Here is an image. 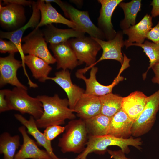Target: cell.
Listing matches in <instances>:
<instances>
[{
    "label": "cell",
    "mask_w": 159,
    "mask_h": 159,
    "mask_svg": "<svg viewBox=\"0 0 159 159\" xmlns=\"http://www.w3.org/2000/svg\"><path fill=\"white\" fill-rule=\"evenodd\" d=\"M14 116L15 118L26 127L27 133L34 138L37 144L44 148L52 159L57 158L53 152L51 141L47 139L43 133L39 130L36 125V120L33 116H30L27 120L19 114H15Z\"/></svg>",
    "instance_id": "cell-23"
},
{
    "label": "cell",
    "mask_w": 159,
    "mask_h": 159,
    "mask_svg": "<svg viewBox=\"0 0 159 159\" xmlns=\"http://www.w3.org/2000/svg\"><path fill=\"white\" fill-rule=\"evenodd\" d=\"M22 66V61L15 58L14 54H10L6 57H0V87L9 84L27 90L26 87L20 82L17 76L18 69Z\"/></svg>",
    "instance_id": "cell-11"
},
{
    "label": "cell",
    "mask_w": 159,
    "mask_h": 159,
    "mask_svg": "<svg viewBox=\"0 0 159 159\" xmlns=\"http://www.w3.org/2000/svg\"><path fill=\"white\" fill-rule=\"evenodd\" d=\"M110 118L100 113L84 120L88 136H101L108 135Z\"/></svg>",
    "instance_id": "cell-26"
},
{
    "label": "cell",
    "mask_w": 159,
    "mask_h": 159,
    "mask_svg": "<svg viewBox=\"0 0 159 159\" xmlns=\"http://www.w3.org/2000/svg\"><path fill=\"white\" fill-rule=\"evenodd\" d=\"M27 90L17 87L12 90L6 89V98L11 110L18 111L22 114H29L38 120L43 113L42 104L37 97L29 95Z\"/></svg>",
    "instance_id": "cell-4"
},
{
    "label": "cell",
    "mask_w": 159,
    "mask_h": 159,
    "mask_svg": "<svg viewBox=\"0 0 159 159\" xmlns=\"http://www.w3.org/2000/svg\"><path fill=\"white\" fill-rule=\"evenodd\" d=\"M26 129L23 125L18 129L22 136L23 143L14 159H52L45 150L38 147L37 143L29 136Z\"/></svg>",
    "instance_id": "cell-17"
},
{
    "label": "cell",
    "mask_w": 159,
    "mask_h": 159,
    "mask_svg": "<svg viewBox=\"0 0 159 159\" xmlns=\"http://www.w3.org/2000/svg\"><path fill=\"white\" fill-rule=\"evenodd\" d=\"M146 39L153 42L159 44V21L157 24L148 32Z\"/></svg>",
    "instance_id": "cell-33"
},
{
    "label": "cell",
    "mask_w": 159,
    "mask_h": 159,
    "mask_svg": "<svg viewBox=\"0 0 159 159\" xmlns=\"http://www.w3.org/2000/svg\"><path fill=\"white\" fill-rule=\"evenodd\" d=\"M159 110V89L148 97L145 106L140 115L133 122L131 135L135 137L142 136L151 129Z\"/></svg>",
    "instance_id": "cell-6"
},
{
    "label": "cell",
    "mask_w": 159,
    "mask_h": 159,
    "mask_svg": "<svg viewBox=\"0 0 159 159\" xmlns=\"http://www.w3.org/2000/svg\"><path fill=\"white\" fill-rule=\"evenodd\" d=\"M66 159V158H56V159Z\"/></svg>",
    "instance_id": "cell-40"
},
{
    "label": "cell",
    "mask_w": 159,
    "mask_h": 159,
    "mask_svg": "<svg viewBox=\"0 0 159 159\" xmlns=\"http://www.w3.org/2000/svg\"><path fill=\"white\" fill-rule=\"evenodd\" d=\"M46 26L42 32L46 42L50 44L67 42L71 38L85 36V34L74 29H59L52 24Z\"/></svg>",
    "instance_id": "cell-24"
},
{
    "label": "cell",
    "mask_w": 159,
    "mask_h": 159,
    "mask_svg": "<svg viewBox=\"0 0 159 159\" xmlns=\"http://www.w3.org/2000/svg\"><path fill=\"white\" fill-rule=\"evenodd\" d=\"M21 146L19 135L11 136L5 132L0 136V153L3 155V159H14L15 152Z\"/></svg>",
    "instance_id": "cell-28"
},
{
    "label": "cell",
    "mask_w": 159,
    "mask_h": 159,
    "mask_svg": "<svg viewBox=\"0 0 159 159\" xmlns=\"http://www.w3.org/2000/svg\"><path fill=\"white\" fill-rule=\"evenodd\" d=\"M101 7L97 19V27L104 34L105 40L113 39L117 32L114 29L111 22L113 12L116 7L122 0H99Z\"/></svg>",
    "instance_id": "cell-14"
},
{
    "label": "cell",
    "mask_w": 159,
    "mask_h": 159,
    "mask_svg": "<svg viewBox=\"0 0 159 159\" xmlns=\"http://www.w3.org/2000/svg\"><path fill=\"white\" fill-rule=\"evenodd\" d=\"M6 89L0 90V112L1 113L11 110L5 96Z\"/></svg>",
    "instance_id": "cell-34"
},
{
    "label": "cell",
    "mask_w": 159,
    "mask_h": 159,
    "mask_svg": "<svg viewBox=\"0 0 159 159\" xmlns=\"http://www.w3.org/2000/svg\"><path fill=\"white\" fill-rule=\"evenodd\" d=\"M22 49L24 54L39 57L49 64L56 62V59L47 47L44 34L39 28H35L27 35L22 38Z\"/></svg>",
    "instance_id": "cell-7"
},
{
    "label": "cell",
    "mask_w": 159,
    "mask_h": 159,
    "mask_svg": "<svg viewBox=\"0 0 159 159\" xmlns=\"http://www.w3.org/2000/svg\"><path fill=\"white\" fill-rule=\"evenodd\" d=\"M4 3L12 4L22 6L32 5L33 1L26 0H4Z\"/></svg>",
    "instance_id": "cell-36"
},
{
    "label": "cell",
    "mask_w": 159,
    "mask_h": 159,
    "mask_svg": "<svg viewBox=\"0 0 159 159\" xmlns=\"http://www.w3.org/2000/svg\"><path fill=\"white\" fill-rule=\"evenodd\" d=\"M24 63L30 70L33 77L41 82L47 80L52 70V67L45 61L32 55H25Z\"/></svg>",
    "instance_id": "cell-25"
},
{
    "label": "cell",
    "mask_w": 159,
    "mask_h": 159,
    "mask_svg": "<svg viewBox=\"0 0 159 159\" xmlns=\"http://www.w3.org/2000/svg\"><path fill=\"white\" fill-rule=\"evenodd\" d=\"M123 34L122 31H118L117 32L115 37L113 39L108 41L102 40L93 37L100 46L102 49V54L99 59L93 64L79 69L80 72L84 74L97 64L105 59L116 60L122 64L124 61V57L121 52L122 48L125 46Z\"/></svg>",
    "instance_id": "cell-9"
},
{
    "label": "cell",
    "mask_w": 159,
    "mask_h": 159,
    "mask_svg": "<svg viewBox=\"0 0 159 159\" xmlns=\"http://www.w3.org/2000/svg\"><path fill=\"white\" fill-rule=\"evenodd\" d=\"M125 69L124 66H122L117 76L112 83L108 85H102L97 80L96 74L98 70L96 67L94 66L91 68L90 76L88 78L78 70L76 73V76L77 77L82 79L85 82L86 85L85 93L100 96L112 92L113 87L122 80L123 77L120 76V74Z\"/></svg>",
    "instance_id": "cell-13"
},
{
    "label": "cell",
    "mask_w": 159,
    "mask_h": 159,
    "mask_svg": "<svg viewBox=\"0 0 159 159\" xmlns=\"http://www.w3.org/2000/svg\"><path fill=\"white\" fill-rule=\"evenodd\" d=\"M65 127L59 125H52L45 128L43 134L47 140L51 141L65 131Z\"/></svg>",
    "instance_id": "cell-31"
},
{
    "label": "cell",
    "mask_w": 159,
    "mask_h": 159,
    "mask_svg": "<svg viewBox=\"0 0 159 159\" xmlns=\"http://www.w3.org/2000/svg\"><path fill=\"white\" fill-rule=\"evenodd\" d=\"M150 5L152 6L151 11V16L155 18L159 16V0H153Z\"/></svg>",
    "instance_id": "cell-37"
},
{
    "label": "cell",
    "mask_w": 159,
    "mask_h": 159,
    "mask_svg": "<svg viewBox=\"0 0 159 159\" xmlns=\"http://www.w3.org/2000/svg\"><path fill=\"white\" fill-rule=\"evenodd\" d=\"M51 2L55 3L60 7L65 16L74 24L75 29L86 33L92 37L105 39L104 34L90 19L88 11L79 10L69 4L61 0H52Z\"/></svg>",
    "instance_id": "cell-5"
},
{
    "label": "cell",
    "mask_w": 159,
    "mask_h": 159,
    "mask_svg": "<svg viewBox=\"0 0 159 159\" xmlns=\"http://www.w3.org/2000/svg\"><path fill=\"white\" fill-rule=\"evenodd\" d=\"M49 48L54 54L57 62V69L73 70L80 64L68 41L57 44H50Z\"/></svg>",
    "instance_id": "cell-16"
},
{
    "label": "cell",
    "mask_w": 159,
    "mask_h": 159,
    "mask_svg": "<svg viewBox=\"0 0 159 159\" xmlns=\"http://www.w3.org/2000/svg\"><path fill=\"white\" fill-rule=\"evenodd\" d=\"M64 132L59 139L58 146L63 153H80L85 149L88 135L85 120H71L65 126Z\"/></svg>",
    "instance_id": "cell-3"
},
{
    "label": "cell",
    "mask_w": 159,
    "mask_h": 159,
    "mask_svg": "<svg viewBox=\"0 0 159 159\" xmlns=\"http://www.w3.org/2000/svg\"><path fill=\"white\" fill-rule=\"evenodd\" d=\"M142 142L141 138H127L116 137L107 135L101 136H88L86 147L75 159H87L88 155L93 152L103 154L107 151V147L111 146H118L125 154L130 152L129 146H132L141 150Z\"/></svg>",
    "instance_id": "cell-2"
},
{
    "label": "cell",
    "mask_w": 159,
    "mask_h": 159,
    "mask_svg": "<svg viewBox=\"0 0 159 159\" xmlns=\"http://www.w3.org/2000/svg\"><path fill=\"white\" fill-rule=\"evenodd\" d=\"M26 21L23 6L8 4L2 6L0 4V23L4 28L13 31L24 25Z\"/></svg>",
    "instance_id": "cell-12"
},
{
    "label": "cell",
    "mask_w": 159,
    "mask_h": 159,
    "mask_svg": "<svg viewBox=\"0 0 159 159\" xmlns=\"http://www.w3.org/2000/svg\"><path fill=\"white\" fill-rule=\"evenodd\" d=\"M99 97L102 115L111 117L122 108L123 97L111 92Z\"/></svg>",
    "instance_id": "cell-29"
},
{
    "label": "cell",
    "mask_w": 159,
    "mask_h": 159,
    "mask_svg": "<svg viewBox=\"0 0 159 159\" xmlns=\"http://www.w3.org/2000/svg\"><path fill=\"white\" fill-rule=\"evenodd\" d=\"M71 2L75 4L77 6H81L83 4L82 0H71Z\"/></svg>",
    "instance_id": "cell-39"
},
{
    "label": "cell",
    "mask_w": 159,
    "mask_h": 159,
    "mask_svg": "<svg viewBox=\"0 0 159 159\" xmlns=\"http://www.w3.org/2000/svg\"><path fill=\"white\" fill-rule=\"evenodd\" d=\"M141 0H132L128 2L122 1L118 5L123 9L124 17L120 22V27L122 30L135 25L138 13L141 11Z\"/></svg>",
    "instance_id": "cell-27"
},
{
    "label": "cell",
    "mask_w": 159,
    "mask_h": 159,
    "mask_svg": "<svg viewBox=\"0 0 159 159\" xmlns=\"http://www.w3.org/2000/svg\"><path fill=\"white\" fill-rule=\"evenodd\" d=\"M36 97L42 103L43 109L42 116L36 120L39 128L64 124L66 120L75 118L74 110L69 107L68 99L61 98L57 94L53 96L44 95Z\"/></svg>",
    "instance_id": "cell-1"
},
{
    "label": "cell",
    "mask_w": 159,
    "mask_h": 159,
    "mask_svg": "<svg viewBox=\"0 0 159 159\" xmlns=\"http://www.w3.org/2000/svg\"><path fill=\"white\" fill-rule=\"evenodd\" d=\"M152 17L146 14L138 23L130 28L122 30L124 34L128 37L125 41V46L133 43L142 44L146 38L148 32L152 28Z\"/></svg>",
    "instance_id": "cell-22"
},
{
    "label": "cell",
    "mask_w": 159,
    "mask_h": 159,
    "mask_svg": "<svg viewBox=\"0 0 159 159\" xmlns=\"http://www.w3.org/2000/svg\"><path fill=\"white\" fill-rule=\"evenodd\" d=\"M81 64L85 63L87 67L93 64L101 47L93 37L85 36L71 38L68 40Z\"/></svg>",
    "instance_id": "cell-8"
},
{
    "label": "cell",
    "mask_w": 159,
    "mask_h": 159,
    "mask_svg": "<svg viewBox=\"0 0 159 159\" xmlns=\"http://www.w3.org/2000/svg\"><path fill=\"white\" fill-rule=\"evenodd\" d=\"M37 2L40 12L41 18L36 28L55 23L63 24L72 29H75L74 24L59 13L52 6L51 2L44 0H38Z\"/></svg>",
    "instance_id": "cell-18"
},
{
    "label": "cell",
    "mask_w": 159,
    "mask_h": 159,
    "mask_svg": "<svg viewBox=\"0 0 159 159\" xmlns=\"http://www.w3.org/2000/svg\"><path fill=\"white\" fill-rule=\"evenodd\" d=\"M135 46L141 47L143 51L149 58L150 64L147 71L155 64L159 63V44L146 40L142 44L131 43L126 46L127 49L130 46Z\"/></svg>",
    "instance_id": "cell-30"
},
{
    "label": "cell",
    "mask_w": 159,
    "mask_h": 159,
    "mask_svg": "<svg viewBox=\"0 0 159 159\" xmlns=\"http://www.w3.org/2000/svg\"><path fill=\"white\" fill-rule=\"evenodd\" d=\"M107 151L111 157L113 159H130L126 156L125 153L121 150H113L107 149Z\"/></svg>",
    "instance_id": "cell-35"
},
{
    "label": "cell",
    "mask_w": 159,
    "mask_h": 159,
    "mask_svg": "<svg viewBox=\"0 0 159 159\" xmlns=\"http://www.w3.org/2000/svg\"><path fill=\"white\" fill-rule=\"evenodd\" d=\"M55 75L53 77H48L47 80L54 81L64 90L67 95L69 107L73 110L85 90L72 83L70 73L68 69L57 72Z\"/></svg>",
    "instance_id": "cell-15"
},
{
    "label": "cell",
    "mask_w": 159,
    "mask_h": 159,
    "mask_svg": "<svg viewBox=\"0 0 159 159\" xmlns=\"http://www.w3.org/2000/svg\"><path fill=\"white\" fill-rule=\"evenodd\" d=\"M151 68L155 74V76L152 79V82L159 85V63L154 65Z\"/></svg>",
    "instance_id": "cell-38"
},
{
    "label": "cell",
    "mask_w": 159,
    "mask_h": 159,
    "mask_svg": "<svg viewBox=\"0 0 159 159\" xmlns=\"http://www.w3.org/2000/svg\"><path fill=\"white\" fill-rule=\"evenodd\" d=\"M0 52L1 53L8 52L10 54L19 52V51L16 45L11 41H6L0 39Z\"/></svg>",
    "instance_id": "cell-32"
},
{
    "label": "cell",
    "mask_w": 159,
    "mask_h": 159,
    "mask_svg": "<svg viewBox=\"0 0 159 159\" xmlns=\"http://www.w3.org/2000/svg\"><path fill=\"white\" fill-rule=\"evenodd\" d=\"M148 97L140 91H135L123 97L121 109L134 122L143 110Z\"/></svg>",
    "instance_id": "cell-20"
},
{
    "label": "cell",
    "mask_w": 159,
    "mask_h": 159,
    "mask_svg": "<svg viewBox=\"0 0 159 159\" xmlns=\"http://www.w3.org/2000/svg\"><path fill=\"white\" fill-rule=\"evenodd\" d=\"M32 12L28 21L19 28L16 30L9 32L1 31V39H6L13 42L17 46L21 57L24 70L26 71L24 63L25 55L22 49L21 42L22 36L25 31L30 28H36L39 24L41 14L37 2L33 1L32 5Z\"/></svg>",
    "instance_id": "cell-10"
},
{
    "label": "cell",
    "mask_w": 159,
    "mask_h": 159,
    "mask_svg": "<svg viewBox=\"0 0 159 159\" xmlns=\"http://www.w3.org/2000/svg\"><path fill=\"white\" fill-rule=\"evenodd\" d=\"M101 109L99 96L84 93L73 110L80 119L85 120L100 113Z\"/></svg>",
    "instance_id": "cell-19"
},
{
    "label": "cell",
    "mask_w": 159,
    "mask_h": 159,
    "mask_svg": "<svg viewBox=\"0 0 159 159\" xmlns=\"http://www.w3.org/2000/svg\"><path fill=\"white\" fill-rule=\"evenodd\" d=\"M134 122L122 109L110 118L108 135L124 138L131 135V128Z\"/></svg>",
    "instance_id": "cell-21"
}]
</instances>
